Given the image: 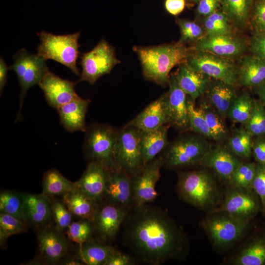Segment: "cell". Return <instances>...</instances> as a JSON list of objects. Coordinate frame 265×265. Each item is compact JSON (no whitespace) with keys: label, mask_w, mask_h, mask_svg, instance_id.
Masks as SVG:
<instances>
[{"label":"cell","mask_w":265,"mask_h":265,"mask_svg":"<svg viewBox=\"0 0 265 265\" xmlns=\"http://www.w3.org/2000/svg\"><path fill=\"white\" fill-rule=\"evenodd\" d=\"M126 224L125 243L144 263L159 265L183 251V233L159 208L147 205L135 207Z\"/></svg>","instance_id":"6da1fadb"},{"label":"cell","mask_w":265,"mask_h":265,"mask_svg":"<svg viewBox=\"0 0 265 265\" xmlns=\"http://www.w3.org/2000/svg\"><path fill=\"white\" fill-rule=\"evenodd\" d=\"M137 53L144 77L156 83H169V74L176 65L185 62L190 49L180 42L175 44L133 48Z\"/></svg>","instance_id":"7a4b0ae2"},{"label":"cell","mask_w":265,"mask_h":265,"mask_svg":"<svg viewBox=\"0 0 265 265\" xmlns=\"http://www.w3.org/2000/svg\"><path fill=\"white\" fill-rule=\"evenodd\" d=\"M40 43L37 54L45 60L53 59L66 66L77 75L80 72L77 60L80 47L79 32L65 35H54L45 31L38 34Z\"/></svg>","instance_id":"3957f363"},{"label":"cell","mask_w":265,"mask_h":265,"mask_svg":"<svg viewBox=\"0 0 265 265\" xmlns=\"http://www.w3.org/2000/svg\"><path fill=\"white\" fill-rule=\"evenodd\" d=\"M118 132L106 124H94L87 127L83 146L89 161L100 163L106 170L118 169L114 159Z\"/></svg>","instance_id":"277c9868"},{"label":"cell","mask_w":265,"mask_h":265,"mask_svg":"<svg viewBox=\"0 0 265 265\" xmlns=\"http://www.w3.org/2000/svg\"><path fill=\"white\" fill-rule=\"evenodd\" d=\"M177 188L184 201L201 209L213 205L217 197V189L214 180L203 170L180 173Z\"/></svg>","instance_id":"5b68a950"},{"label":"cell","mask_w":265,"mask_h":265,"mask_svg":"<svg viewBox=\"0 0 265 265\" xmlns=\"http://www.w3.org/2000/svg\"><path fill=\"white\" fill-rule=\"evenodd\" d=\"M114 159L118 169L131 178L139 173L145 166L140 131L129 123L118 130Z\"/></svg>","instance_id":"8992f818"},{"label":"cell","mask_w":265,"mask_h":265,"mask_svg":"<svg viewBox=\"0 0 265 265\" xmlns=\"http://www.w3.org/2000/svg\"><path fill=\"white\" fill-rule=\"evenodd\" d=\"M166 148L161 157L163 165L178 168L200 163L211 147L203 138L192 135L178 138Z\"/></svg>","instance_id":"52a82bcc"},{"label":"cell","mask_w":265,"mask_h":265,"mask_svg":"<svg viewBox=\"0 0 265 265\" xmlns=\"http://www.w3.org/2000/svg\"><path fill=\"white\" fill-rule=\"evenodd\" d=\"M14 63L9 66V70L16 74L19 85L21 87L20 96V107L17 120L20 117L21 108L26 93L28 89L39 82L49 71L46 64V60L37 54L28 53L26 50L22 49L15 54Z\"/></svg>","instance_id":"ba28073f"},{"label":"cell","mask_w":265,"mask_h":265,"mask_svg":"<svg viewBox=\"0 0 265 265\" xmlns=\"http://www.w3.org/2000/svg\"><path fill=\"white\" fill-rule=\"evenodd\" d=\"M80 58L82 72L78 82L87 81L91 85L120 62L113 48L104 39L90 51L83 53Z\"/></svg>","instance_id":"9c48e42d"},{"label":"cell","mask_w":265,"mask_h":265,"mask_svg":"<svg viewBox=\"0 0 265 265\" xmlns=\"http://www.w3.org/2000/svg\"><path fill=\"white\" fill-rule=\"evenodd\" d=\"M186 62L210 78L234 85L238 71L229 59L211 53L196 51L189 53Z\"/></svg>","instance_id":"30bf717a"},{"label":"cell","mask_w":265,"mask_h":265,"mask_svg":"<svg viewBox=\"0 0 265 265\" xmlns=\"http://www.w3.org/2000/svg\"><path fill=\"white\" fill-rule=\"evenodd\" d=\"M221 212L209 217L204 225L213 245L223 248L231 246L242 236L248 220Z\"/></svg>","instance_id":"8fae6325"},{"label":"cell","mask_w":265,"mask_h":265,"mask_svg":"<svg viewBox=\"0 0 265 265\" xmlns=\"http://www.w3.org/2000/svg\"><path fill=\"white\" fill-rule=\"evenodd\" d=\"M162 166L161 157L155 158L132 178L133 203L135 207L147 205L156 198V184L160 178Z\"/></svg>","instance_id":"7c38bea8"},{"label":"cell","mask_w":265,"mask_h":265,"mask_svg":"<svg viewBox=\"0 0 265 265\" xmlns=\"http://www.w3.org/2000/svg\"><path fill=\"white\" fill-rule=\"evenodd\" d=\"M37 237L39 251V258L42 263L58 264L68 255L69 243L64 232L53 223L38 231Z\"/></svg>","instance_id":"4fadbf2b"},{"label":"cell","mask_w":265,"mask_h":265,"mask_svg":"<svg viewBox=\"0 0 265 265\" xmlns=\"http://www.w3.org/2000/svg\"><path fill=\"white\" fill-rule=\"evenodd\" d=\"M128 212V209L106 200L100 204L93 224L100 240L108 241L115 236Z\"/></svg>","instance_id":"5bb4252c"},{"label":"cell","mask_w":265,"mask_h":265,"mask_svg":"<svg viewBox=\"0 0 265 265\" xmlns=\"http://www.w3.org/2000/svg\"><path fill=\"white\" fill-rule=\"evenodd\" d=\"M165 94L168 124L180 130L189 129L188 96L178 85L175 76L169 78Z\"/></svg>","instance_id":"9a60e30c"},{"label":"cell","mask_w":265,"mask_h":265,"mask_svg":"<svg viewBox=\"0 0 265 265\" xmlns=\"http://www.w3.org/2000/svg\"><path fill=\"white\" fill-rule=\"evenodd\" d=\"M76 84L49 71L38 85L43 91L48 104L57 109L79 96L75 89Z\"/></svg>","instance_id":"2e32d148"},{"label":"cell","mask_w":265,"mask_h":265,"mask_svg":"<svg viewBox=\"0 0 265 265\" xmlns=\"http://www.w3.org/2000/svg\"><path fill=\"white\" fill-rule=\"evenodd\" d=\"M22 195L24 213L29 227L38 231L53 223L51 201L48 196L42 193Z\"/></svg>","instance_id":"e0dca14e"},{"label":"cell","mask_w":265,"mask_h":265,"mask_svg":"<svg viewBox=\"0 0 265 265\" xmlns=\"http://www.w3.org/2000/svg\"><path fill=\"white\" fill-rule=\"evenodd\" d=\"M104 200L130 208L133 203L132 178L119 169L106 170Z\"/></svg>","instance_id":"ac0fdd59"},{"label":"cell","mask_w":265,"mask_h":265,"mask_svg":"<svg viewBox=\"0 0 265 265\" xmlns=\"http://www.w3.org/2000/svg\"><path fill=\"white\" fill-rule=\"evenodd\" d=\"M193 47L195 51H204L224 57L240 54L244 45L232 34L206 35L198 40Z\"/></svg>","instance_id":"d6986e66"},{"label":"cell","mask_w":265,"mask_h":265,"mask_svg":"<svg viewBox=\"0 0 265 265\" xmlns=\"http://www.w3.org/2000/svg\"><path fill=\"white\" fill-rule=\"evenodd\" d=\"M106 169L102 164L89 161L86 170L74 185L95 201L101 203L105 198Z\"/></svg>","instance_id":"ffe728a7"},{"label":"cell","mask_w":265,"mask_h":265,"mask_svg":"<svg viewBox=\"0 0 265 265\" xmlns=\"http://www.w3.org/2000/svg\"><path fill=\"white\" fill-rule=\"evenodd\" d=\"M242 163L229 149L221 146L211 148L200 162L213 170L222 179L229 181Z\"/></svg>","instance_id":"44dd1931"},{"label":"cell","mask_w":265,"mask_h":265,"mask_svg":"<svg viewBox=\"0 0 265 265\" xmlns=\"http://www.w3.org/2000/svg\"><path fill=\"white\" fill-rule=\"evenodd\" d=\"M174 76L181 88L194 101L205 93L210 82V77L186 61L180 64Z\"/></svg>","instance_id":"7402d4cb"},{"label":"cell","mask_w":265,"mask_h":265,"mask_svg":"<svg viewBox=\"0 0 265 265\" xmlns=\"http://www.w3.org/2000/svg\"><path fill=\"white\" fill-rule=\"evenodd\" d=\"M90 101L79 96L57 109L60 121L64 128L68 132H85L87 129L85 116Z\"/></svg>","instance_id":"603a6c76"},{"label":"cell","mask_w":265,"mask_h":265,"mask_svg":"<svg viewBox=\"0 0 265 265\" xmlns=\"http://www.w3.org/2000/svg\"><path fill=\"white\" fill-rule=\"evenodd\" d=\"M245 189L234 187L230 190L219 211L248 220L257 211V205Z\"/></svg>","instance_id":"cb8c5ba5"},{"label":"cell","mask_w":265,"mask_h":265,"mask_svg":"<svg viewBox=\"0 0 265 265\" xmlns=\"http://www.w3.org/2000/svg\"><path fill=\"white\" fill-rule=\"evenodd\" d=\"M129 123L142 132L155 130L168 124L165 94L150 104Z\"/></svg>","instance_id":"d4e9b609"},{"label":"cell","mask_w":265,"mask_h":265,"mask_svg":"<svg viewBox=\"0 0 265 265\" xmlns=\"http://www.w3.org/2000/svg\"><path fill=\"white\" fill-rule=\"evenodd\" d=\"M61 199L74 217L93 222L101 203L95 201L76 187Z\"/></svg>","instance_id":"484cf974"},{"label":"cell","mask_w":265,"mask_h":265,"mask_svg":"<svg viewBox=\"0 0 265 265\" xmlns=\"http://www.w3.org/2000/svg\"><path fill=\"white\" fill-rule=\"evenodd\" d=\"M265 81V58L252 54L244 56L238 73L242 86L255 88Z\"/></svg>","instance_id":"4316f807"},{"label":"cell","mask_w":265,"mask_h":265,"mask_svg":"<svg viewBox=\"0 0 265 265\" xmlns=\"http://www.w3.org/2000/svg\"><path fill=\"white\" fill-rule=\"evenodd\" d=\"M215 80L212 83L210 82L205 93L208 102L225 118L237 95L232 85Z\"/></svg>","instance_id":"83f0119b"},{"label":"cell","mask_w":265,"mask_h":265,"mask_svg":"<svg viewBox=\"0 0 265 265\" xmlns=\"http://www.w3.org/2000/svg\"><path fill=\"white\" fill-rule=\"evenodd\" d=\"M169 127V125L166 124L155 130L140 131V142L145 166L167 146Z\"/></svg>","instance_id":"f1b7e54d"},{"label":"cell","mask_w":265,"mask_h":265,"mask_svg":"<svg viewBox=\"0 0 265 265\" xmlns=\"http://www.w3.org/2000/svg\"><path fill=\"white\" fill-rule=\"evenodd\" d=\"M114 248L92 238L79 245L77 256L84 265H105Z\"/></svg>","instance_id":"f546056e"},{"label":"cell","mask_w":265,"mask_h":265,"mask_svg":"<svg viewBox=\"0 0 265 265\" xmlns=\"http://www.w3.org/2000/svg\"><path fill=\"white\" fill-rule=\"evenodd\" d=\"M42 184V193L48 197L58 196L61 198L75 188L74 183L68 180L55 168L45 172Z\"/></svg>","instance_id":"4dcf8cb0"},{"label":"cell","mask_w":265,"mask_h":265,"mask_svg":"<svg viewBox=\"0 0 265 265\" xmlns=\"http://www.w3.org/2000/svg\"><path fill=\"white\" fill-rule=\"evenodd\" d=\"M235 265H265V238H259L243 248L233 261Z\"/></svg>","instance_id":"1f68e13d"},{"label":"cell","mask_w":265,"mask_h":265,"mask_svg":"<svg viewBox=\"0 0 265 265\" xmlns=\"http://www.w3.org/2000/svg\"><path fill=\"white\" fill-rule=\"evenodd\" d=\"M221 8L229 19L244 24L250 18L255 0H220Z\"/></svg>","instance_id":"d6a6232c"},{"label":"cell","mask_w":265,"mask_h":265,"mask_svg":"<svg viewBox=\"0 0 265 265\" xmlns=\"http://www.w3.org/2000/svg\"><path fill=\"white\" fill-rule=\"evenodd\" d=\"M199 108L203 114L213 139L215 141L223 139L227 133L223 117L208 102H202Z\"/></svg>","instance_id":"836d02e7"},{"label":"cell","mask_w":265,"mask_h":265,"mask_svg":"<svg viewBox=\"0 0 265 265\" xmlns=\"http://www.w3.org/2000/svg\"><path fill=\"white\" fill-rule=\"evenodd\" d=\"M255 100L248 93L237 96L232 103L227 116L233 122L245 124L251 116Z\"/></svg>","instance_id":"e575fe53"},{"label":"cell","mask_w":265,"mask_h":265,"mask_svg":"<svg viewBox=\"0 0 265 265\" xmlns=\"http://www.w3.org/2000/svg\"><path fill=\"white\" fill-rule=\"evenodd\" d=\"M0 212L11 215L26 223L24 213L22 193L11 190L1 191Z\"/></svg>","instance_id":"d590c367"},{"label":"cell","mask_w":265,"mask_h":265,"mask_svg":"<svg viewBox=\"0 0 265 265\" xmlns=\"http://www.w3.org/2000/svg\"><path fill=\"white\" fill-rule=\"evenodd\" d=\"M252 137L245 128L236 130L228 140L229 149L238 157L250 158L252 154Z\"/></svg>","instance_id":"8d00e7d4"},{"label":"cell","mask_w":265,"mask_h":265,"mask_svg":"<svg viewBox=\"0 0 265 265\" xmlns=\"http://www.w3.org/2000/svg\"><path fill=\"white\" fill-rule=\"evenodd\" d=\"M28 225L18 218L8 214L0 212V245L6 244L8 238L12 235L26 232Z\"/></svg>","instance_id":"74e56055"},{"label":"cell","mask_w":265,"mask_h":265,"mask_svg":"<svg viewBox=\"0 0 265 265\" xmlns=\"http://www.w3.org/2000/svg\"><path fill=\"white\" fill-rule=\"evenodd\" d=\"M94 232L93 223L86 219L73 221L65 231L68 239L79 245L91 239Z\"/></svg>","instance_id":"f35d334b"},{"label":"cell","mask_w":265,"mask_h":265,"mask_svg":"<svg viewBox=\"0 0 265 265\" xmlns=\"http://www.w3.org/2000/svg\"><path fill=\"white\" fill-rule=\"evenodd\" d=\"M229 20L222 8L205 17L204 25L207 35L232 34Z\"/></svg>","instance_id":"ab89813d"},{"label":"cell","mask_w":265,"mask_h":265,"mask_svg":"<svg viewBox=\"0 0 265 265\" xmlns=\"http://www.w3.org/2000/svg\"><path fill=\"white\" fill-rule=\"evenodd\" d=\"M51 201L53 221L59 230L65 232L73 221V216L61 199L49 197Z\"/></svg>","instance_id":"60d3db41"},{"label":"cell","mask_w":265,"mask_h":265,"mask_svg":"<svg viewBox=\"0 0 265 265\" xmlns=\"http://www.w3.org/2000/svg\"><path fill=\"white\" fill-rule=\"evenodd\" d=\"M189 129L209 138L213 139L212 134L200 109L196 107L194 101L188 96Z\"/></svg>","instance_id":"b9f144b4"},{"label":"cell","mask_w":265,"mask_h":265,"mask_svg":"<svg viewBox=\"0 0 265 265\" xmlns=\"http://www.w3.org/2000/svg\"><path fill=\"white\" fill-rule=\"evenodd\" d=\"M245 129L253 136L265 135V106L260 100H255L254 107Z\"/></svg>","instance_id":"7bdbcfd3"},{"label":"cell","mask_w":265,"mask_h":265,"mask_svg":"<svg viewBox=\"0 0 265 265\" xmlns=\"http://www.w3.org/2000/svg\"><path fill=\"white\" fill-rule=\"evenodd\" d=\"M256 165L253 162H242L234 172L230 180L234 187L246 189L252 187Z\"/></svg>","instance_id":"ee69618b"},{"label":"cell","mask_w":265,"mask_h":265,"mask_svg":"<svg viewBox=\"0 0 265 265\" xmlns=\"http://www.w3.org/2000/svg\"><path fill=\"white\" fill-rule=\"evenodd\" d=\"M178 24L181 31L180 43L197 41L202 37L204 31L202 27L195 22L186 19H178Z\"/></svg>","instance_id":"f6af8a7d"},{"label":"cell","mask_w":265,"mask_h":265,"mask_svg":"<svg viewBox=\"0 0 265 265\" xmlns=\"http://www.w3.org/2000/svg\"><path fill=\"white\" fill-rule=\"evenodd\" d=\"M250 17L255 32L265 33V0H255Z\"/></svg>","instance_id":"bcb514c9"},{"label":"cell","mask_w":265,"mask_h":265,"mask_svg":"<svg viewBox=\"0 0 265 265\" xmlns=\"http://www.w3.org/2000/svg\"><path fill=\"white\" fill-rule=\"evenodd\" d=\"M252 187L259 196L265 208V164L260 163L257 164Z\"/></svg>","instance_id":"7dc6e473"},{"label":"cell","mask_w":265,"mask_h":265,"mask_svg":"<svg viewBox=\"0 0 265 265\" xmlns=\"http://www.w3.org/2000/svg\"><path fill=\"white\" fill-rule=\"evenodd\" d=\"M221 8L220 0H199L196 12L200 16L206 17Z\"/></svg>","instance_id":"c3c4849f"},{"label":"cell","mask_w":265,"mask_h":265,"mask_svg":"<svg viewBox=\"0 0 265 265\" xmlns=\"http://www.w3.org/2000/svg\"><path fill=\"white\" fill-rule=\"evenodd\" d=\"M250 46L253 54L265 58V33L255 32L250 40Z\"/></svg>","instance_id":"681fc988"},{"label":"cell","mask_w":265,"mask_h":265,"mask_svg":"<svg viewBox=\"0 0 265 265\" xmlns=\"http://www.w3.org/2000/svg\"><path fill=\"white\" fill-rule=\"evenodd\" d=\"M133 263V260L130 256L113 249L105 265H130Z\"/></svg>","instance_id":"f907efd6"},{"label":"cell","mask_w":265,"mask_h":265,"mask_svg":"<svg viewBox=\"0 0 265 265\" xmlns=\"http://www.w3.org/2000/svg\"><path fill=\"white\" fill-rule=\"evenodd\" d=\"M252 154L258 163L265 164V137L258 136L253 142Z\"/></svg>","instance_id":"816d5d0a"},{"label":"cell","mask_w":265,"mask_h":265,"mask_svg":"<svg viewBox=\"0 0 265 265\" xmlns=\"http://www.w3.org/2000/svg\"><path fill=\"white\" fill-rule=\"evenodd\" d=\"M186 0H165L164 6L166 11L171 15H177L184 9Z\"/></svg>","instance_id":"f5cc1de1"},{"label":"cell","mask_w":265,"mask_h":265,"mask_svg":"<svg viewBox=\"0 0 265 265\" xmlns=\"http://www.w3.org/2000/svg\"><path fill=\"white\" fill-rule=\"evenodd\" d=\"M9 70L2 57L0 58V91L1 94L2 90L7 81V71Z\"/></svg>","instance_id":"db71d44e"},{"label":"cell","mask_w":265,"mask_h":265,"mask_svg":"<svg viewBox=\"0 0 265 265\" xmlns=\"http://www.w3.org/2000/svg\"><path fill=\"white\" fill-rule=\"evenodd\" d=\"M61 265H84V264L76 256H70L68 255L63 258L58 263Z\"/></svg>","instance_id":"11a10c76"},{"label":"cell","mask_w":265,"mask_h":265,"mask_svg":"<svg viewBox=\"0 0 265 265\" xmlns=\"http://www.w3.org/2000/svg\"><path fill=\"white\" fill-rule=\"evenodd\" d=\"M254 88L255 92L259 97V100L265 106V81Z\"/></svg>","instance_id":"9f6ffc18"},{"label":"cell","mask_w":265,"mask_h":265,"mask_svg":"<svg viewBox=\"0 0 265 265\" xmlns=\"http://www.w3.org/2000/svg\"><path fill=\"white\" fill-rule=\"evenodd\" d=\"M188 0V1H191V2H198L199 0Z\"/></svg>","instance_id":"6f0895ef"}]
</instances>
